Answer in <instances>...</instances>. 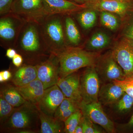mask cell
<instances>
[{"instance_id":"cell-1","label":"cell","mask_w":133,"mask_h":133,"mask_svg":"<svg viewBox=\"0 0 133 133\" xmlns=\"http://www.w3.org/2000/svg\"><path fill=\"white\" fill-rule=\"evenodd\" d=\"M54 54L59 64V78H64L84 67L95 66L99 52L89 51L79 47L67 46Z\"/></svg>"},{"instance_id":"cell-39","label":"cell","mask_w":133,"mask_h":133,"mask_svg":"<svg viewBox=\"0 0 133 133\" xmlns=\"http://www.w3.org/2000/svg\"><path fill=\"white\" fill-rule=\"evenodd\" d=\"M102 1V0H87L86 3L97 2L99 1Z\"/></svg>"},{"instance_id":"cell-10","label":"cell","mask_w":133,"mask_h":133,"mask_svg":"<svg viewBox=\"0 0 133 133\" xmlns=\"http://www.w3.org/2000/svg\"><path fill=\"white\" fill-rule=\"evenodd\" d=\"M81 111L84 115L94 123L100 126L108 133L115 132L114 124L104 111L102 105L99 101L86 103L81 102Z\"/></svg>"},{"instance_id":"cell-23","label":"cell","mask_w":133,"mask_h":133,"mask_svg":"<svg viewBox=\"0 0 133 133\" xmlns=\"http://www.w3.org/2000/svg\"><path fill=\"white\" fill-rule=\"evenodd\" d=\"M0 95L14 107L20 106L26 102L16 88L12 85L3 88L1 90Z\"/></svg>"},{"instance_id":"cell-25","label":"cell","mask_w":133,"mask_h":133,"mask_svg":"<svg viewBox=\"0 0 133 133\" xmlns=\"http://www.w3.org/2000/svg\"><path fill=\"white\" fill-rule=\"evenodd\" d=\"M100 21L101 24L112 31H115L119 28L122 21L117 15L106 11H101Z\"/></svg>"},{"instance_id":"cell-7","label":"cell","mask_w":133,"mask_h":133,"mask_svg":"<svg viewBox=\"0 0 133 133\" xmlns=\"http://www.w3.org/2000/svg\"><path fill=\"white\" fill-rule=\"evenodd\" d=\"M10 12L21 17L26 22L38 23L47 16L43 0H15Z\"/></svg>"},{"instance_id":"cell-11","label":"cell","mask_w":133,"mask_h":133,"mask_svg":"<svg viewBox=\"0 0 133 133\" xmlns=\"http://www.w3.org/2000/svg\"><path fill=\"white\" fill-rule=\"evenodd\" d=\"M88 8L99 12L106 11L115 14L124 22L133 12V0L102 1L86 3Z\"/></svg>"},{"instance_id":"cell-31","label":"cell","mask_w":133,"mask_h":133,"mask_svg":"<svg viewBox=\"0 0 133 133\" xmlns=\"http://www.w3.org/2000/svg\"><path fill=\"white\" fill-rule=\"evenodd\" d=\"M115 84L120 86L125 92L133 98V77L126 78L123 80H115Z\"/></svg>"},{"instance_id":"cell-16","label":"cell","mask_w":133,"mask_h":133,"mask_svg":"<svg viewBox=\"0 0 133 133\" xmlns=\"http://www.w3.org/2000/svg\"><path fill=\"white\" fill-rule=\"evenodd\" d=\"M125 92L122 88L114 82L104 83L100 88L98 100L103 105H113Z\"/></svg>"},{"instance_id":"cell-33","label":"cell","mask_w":133,"mask_h":133,"mask_svg":"<svg viewBox=\"0 0 133 133\" xmlns=\"http://www.w3.org/2000/svg\"><path fill=\"white\" fill-rule=\"evenodd\" d=\"M117 129L120 132L133 131V113L128 122L125 124H119L117 127Z\"/></svg>"},{"instance_id":"cell-9","label":"cell","mask_w":133,"mask_h":133,"mask_svg":"<svg viewBox=\"0 0 133 133\" xmlns=\"http://www.w3.org/2000/svg\"><path fill=\"white\" fill-rule=\"evenodd\" d=\"M111 52L121 67L126 78L133 77V44L122 37L115 43Z\"/></svg>"},{"instance_id":"cell-14","label":"cell","mask_w":133,"mask_h":133,"mask_svg":"<svg viewBox=\"0 0 133 133\" xmlns=\"http://www.w3.org/2000/svg\"><path fill=\"white\" fill-rule=\"evenodd\" d=\"M43 2L47 16L70 14L88 8L86 3L79 4L68 0H43Z\"/></svg>"},{"instance_id":"cell-40","label":"cell","mask_w":133,"mask_h":133,"mask_svg":"<svg viewBox=\"0 0 133 133\" xmlns=\"http://www.w3.org/2000/svg\"><path fill=\"white\" fill-rule=\"evenodd\" d=\"M104 1H128V0H104Z\"/></svg>"},{"instance_id":"cell-17","label":"cell","mask_w":133,"mask_h":133,"mask_svg":"<svg viewBox=\"0 0 133 133\" xmlns=\"http://www.w3.org/2000/svg\"><path fill=\"white\" fill-rule=\"evenodd\" d=\"M16 88L26 101L36 106L45 90L43 83L37 78L26 85Z\"/></svg>"},{"instance_id":"cell-15","label":"cell","mask_w":133,"mask_h":133,"mask_svg":"<svg viewBox=\"0 0 133 133\" xmlns=\"http://www.w3.org/2000/svg\"><path fill=\"white\" fill-rule=\"evenodd\" d=\"M76 72L70 74L64 78L59 79L57 85L65 97L70 98L81 102L82 98L80 88V75Z\"/></svg>"},{"instance_id":"cell-28","label":"cell","mask_w":133,"mask_h":133,"mask_svg":"<svg viewBox=\"0 0 133 133\" xmlns=\"http://www.w3.org/2000/svg\"><path fill=\"white\" fill-rule=\"evenodd\" d=\"M15 107L8 103L0 95V119L4 123L8 119L14 110Z\"/></svg>"},{"instance_id":"cell-38","label":"cell","mask_w":133,"mask_h":133,"mask_svg":"<svg viewBox=\"0 0 133 133\" xmlns=\"http://www.w3.org/2000/svg\"><path fill=\"white\" fill-rule=\"evenodd\" d=\"M68 1L76 2L79 4H84L87 3V0H68Z\"/></svg>"},{"instance_id":"cell-37","label":"cell","mask_w":133,"mask_h":133,"mask_svg":"<svg viewBox=\"0 0 133 133\" xmlns=\"http://www.w3.org/2000/svg\"><path fill=\"white\" fill-rule=\"evenodd\" d=\"M74 133H83V127L81 122L77 127H76L74 131Z\"/></svg>"},{"instance_id":"cell-24","label":"cell","mask_w":133,"mask_h":133,"mask_svg":"<svg viewBox=\"0 0 133 133\" xmlns=\"http://www.w3.org/2000/svg\"><path fill=\"white\" fill-rule=\"evenodd\" d=\"M97 11L93 9L87 8L78 12L77 19L84 29L91 28L96 24L97 19Z\"/></svg>"},{"instance_id":"cell-8","label":"cell","mask_w":133,"mask_h":133,"mask_svg":"<svg viewBox=\"0 0 133 133\" xmlns=\"http://www.w3.org/2000/svg\"><path fill=\"white\" fill-rule=\"evenodd\" d=\"M100 83L95 66L87 67L80 76L82 102L88 103L98 101Z\"/></svg>"},{"instance_id":"cell-36","label":"cell","mask_w":133,"mask_h":133,"mask_svg":"<svg viewBox=\"0 0 133 133\" xmlns=\"http://www.w3.org/2000/svg\"><path fill=\"white\" fill-rule=\"evenodd\" d=\"M17 54V52L15 49L10 48L7 50L6 56L9 58L13 59V58Z\"/></svg>"},{"instance_id":"cell-22","label":"cell","mask_w":133,"mask_h":133,"mask_svg":"<svg viewBox=\"0 0 133 133\" xmlns=\"http://www.w3.org/2000/svg\"><path fill=\"white\" fill-rule=\"evenodd\" d=\"M111 43L110 37L102 31H97L89 38L86 44V50L97 52L109 46Z\"/></svg>"},{"instance_id":"cell-3","label":"cell","mask_w":133,"mask_h":133,"mask_svg":"<svg viewBox=\"0 0 133 133\" xmlns=\"http://www.w3.org/2000/svg\"><path fill=\"white\" fill-rule=\"evenodd\" d=\"M15 48L24 55L30 56H37L49 51L39 23L34 22H26L20 32Z\"/></svg>"},{"instance_id":"cell-2","label":"cell","mask_w":133,"mask_h":133,"mask_svg":"<svg viewBox=\"0 0 133 133\" xmlns=\"http://www.w3.org/2000/svg\"><path fill=\"white\" fill-rule=\"evenodd\" d=\"M62 15L48 16L39 23L43 37L51 54L57 53L68 46Z\"/></svg>"},{"instance_id":"cell-6","label":"cell","mask_w":133,"mask_h":133,"mask_svg":"<svg viewBox=\"0 0 133 133\" xmlns=\"http://www.w3.org/2000/svg\"><path fill=\"white\" fill-rule=\"evenodd\" d=\"M95 70L103 84L123 80L126 78L123 70L113 56L111 51L98 58L95 65Z\"/></svg>"},{"instance_id":"cell-19","label":"cell","mask_w":133,"mask_h":133,"mask_svg":"<svg viewBox=\"0 0 133 133\" xmlns=\"http://www.w3.org/2000/svg\"><path fill=\"white\" fill-rule=\"evenodd\" d=\"M81 103L70 98H65L57 109L54 117L64 122L72 115L81 110Z\"/></svg>"},{"instance_id":"cell-18","label":"cell","mask_w":133,"mask_h":133,"mask_svg":"<svg viewBox=\"0 0 133 133\" xmlns=\"http://www.w3.org/2000/svg\"><path fill=\"white\" fill-rule=\"evenodd\" d=\"M37 78L36 66L24 65L19 67L12 77V81L16 87L23 86Z\"/></svg>"},{"instance_id":"cell-4","label":"cell","mask_w":133,"mask_h":133,"mask_svg":"<svg viewBox=\"0 0 133 133\" xmlns=\"http://www.w3.org/2000/svg\"><path fill=\"white\" fill-rule=\"evenodd\" d=\"M39 111L36 105L26 101L18 107H15L10 117L4 123L10 130L32 132L37 126Z\"/></svg>"},{"instance_id":"cell-35","label":"cell","mask_w":133,"mask_h":133,"mask_svg":"<svg viewBox=\"0 0 133 133\" xmlns=\"http://www.w3.org/2000/svg\"><path fill=\"white\" fill-rule=\"evenodd\" d=\"M23 61V58L21 55L17 53L12 59L13 64L17 67H20L21 66Z\"/></svg>"},{"instance_id":"cell-21","label":"cell","mask_w":133,"mask_h":133,"mask_svg":"<svg viewBox=\"0 0 133 133\" xmlns=\"http://www.w3.org/2000/svg\"><path fill=\"white\" fill-rule=\"evenodd\" d=\"M64 27L66 41L70 45V46L78 47L81 41V34L71 17L66 16L65 18Z\"/></svg>"},{"instance_id":"cell-12","label":"cell","mask_w":133,"mask_h":133,"mask_svg":"<svg viewBox=\"0 0 133 133\" xmlns=\"http://www.w3.org/2000/svg\"><path fill=\"white\" fill-rule=\"evenodd\" d=\"M65 97L59 87L55 85L45 89L37 107L39 111L54 117L58 108Z\"/></svg>"},{"instance_id":"cell-32","label":"cell","mask_w":133,"mask_h":133,"mask_svg":"<svg viewBox=\"0 0 133 133\" xmlns=\"http://www.w3.org/2000/svg\"><path fill=\"white\" fill-rule=\"evenodd\" d=\"M15 0H0V14L1 16L9 13Z\"/></svg>"},{"instance_id":"cell-34","label":"cell","mask_w":133,"mask_h":133,"mask_svg":"<svg viewBox=\"0 0 133 133\" xmlns=\"http://www.w3.org/2000/svg\"><path fill=\"white\" fill-rule=\"evenodd\" d=\"M12 77L11 72L8 70L0 72V82L1 83L5 82L9 80Z\"/></svg>"},{"instance_id":"cell-26","label":"cell","mask_w":133,"mask_h":133,"mask_svg":"<svg viewBox=\"0 0 133 133\" xmlns=\"http://www.w3.org/2000/svg\"><path fill=\"white\" fill-rule=\"evenodd\" d=\"M115 111L119 114L129 112L133 107V98L125 92L121 98L113 105Z\"/></svg>"},{"instance_id":"cell-20","label":"cell","mask_w":133,"mask_h":133,"mask_svg":"<svg viewBox=\"0 0 133 133\" xmlns=\"http://www.w3.org/2000/svg\"><path fill=\"white\" fill-rule=\"evenodd\" d=\"M41 133H59L64 131L63 122L39 111Z\"/></svg>"},{"instance_id":"cell-30","label":"cell","mask_w":133,"mask_h":133,"mask_svg":"<svg viewBox=\"0 0 133 133\" xmlns=\"http://www.w3.org/2000/svg\"><path fill=\"white\" fill-rule=\"evenodd\" d=\"M122 37L133 44V12L124 22Z\"/></svg>"},{"instance_id":"cell-27","label":"cell","mask_w":133,"mask_h":133,"mask_svg":"<svg viewBox=\"0 0 133 133\" xmlns=\"http://www.w3.org/2000/svg\"><path fill=\"white\" fill-rule=\"evenodd\" d=\"M83 116L81 110L71 115L64 122V132L66 133H74L76 127L81 122Z\"/></svg>"},{"instance_id":"cell-5","label":"cell","mask_w":133,"mask_h":133,"mask_svg":"<svg viewBox=\"0 0 133 133\" xmlns=\"http://www.w3.org/2000/svg\"><path fill=\"white\" fill-rule=\"evenodd\" d=\"M0 38L4 46L15 47L22 29L26 23L21 17L10 12L1 16Z\"/></svg>"},{"instance_id":"cell-29","label":"cell","mask_w":133,"mask_h":133,"mask_svg":"<svg viewBox=\"0 0 133 133\" xmlns=\"http://www.w3.org/2000/svg\"><path fill=\"white\" fill-rule=\"evenodd\" d=\"M81 123L83 127V133H102L106 132L83 114Z\"/></svg>"},{"instance_id":"cell-13","label":"cell","mask_w":133,"mask_h":133,"mask_svg":"<svg viewBox=\"0 0 133 133\" xmlns=\"http://www.w3.org/2000/svg\"><path fill=\"white\" fill-rule=\"evenodd\" d=\"M36 66L37 79L43 83L44 89L57 84L60 78L59 64L56 56L55 59L51 58Z\"/></svg>"}]
</instances>
